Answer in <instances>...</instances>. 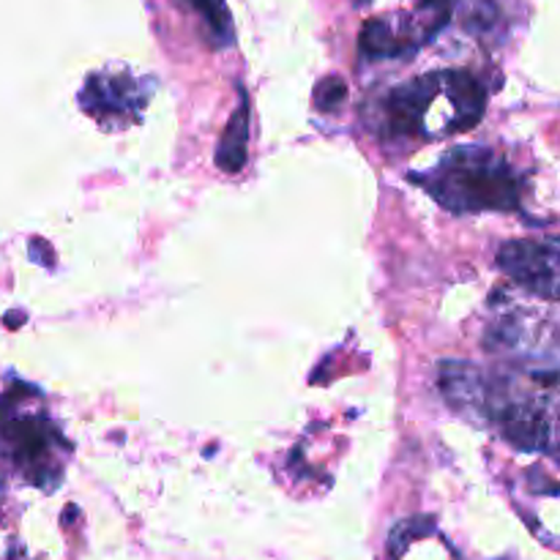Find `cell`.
Instances as JSON below:
<instances>
[{
  "label": "cell",
  "instance_id": "1",
  "mask_svg": "<svg viewBox=\"0 0 560 560\" xmlns=\"http://www.w3.org/2000/svg\"><path fill=\"white\" fill-rule=\"evenodd\" d=\"M485 104V85L470 71H432L388 93L383 131L392 140H443L479 124Z\"/></svg>",
  "mask_w": 560,
  "mask_h": 560
},
{
  "label": "cell",
  "instance_id": "7",
  "mask_svg": "<svg viewBox=\"0 0 560 560\" xmlns=\"http://www.w3.org/2000/svg\"><path fill=\"white\" fill-rule=\"evenodd\" d=\"M246 145H249V98L241 88V104L224 129L217 151V164L224 173H241L246 164Z\"/></svg>",
  "mask_w": 560,
  "mask_h": 560
},
{
  "label": "cell",
  "instance_id": "9",
  "mask_svg": "<svg viewBox=\"0 0 560 560\" xmlns=\"http://www.w3.org/2000/svg\"><path fill=\"white\" fill-rule=\"evenodd\" d=\"M454 9L459 11V20L470 33H490L495 31L501 11L492 0H457Z\"/></svg>",
  "mask_w": 560,
  "mask_h": 560
},
{
  "label": "cell",
  "instance_id": "2",
  "mask_svg": "<svg viewBox=\"0 0 560 560\" xmlns=\"http://www.w3.org/2000/svg\"><path fill=\"white\" fill-rule=\"evenodd\" d=\"M446 211H517L523 180L512 164L490 148L463 145L448 151L430 173L413 175Z\"/></svg>",
  "mask_w": 560,
  "mask_h": 560
},
{
  "label": "cell",
  "instance_id": "10",
  "mask_svg": "<svg viewBox=\"0 0 560 560\" xmlns=\"http://www.w3.org/2000/svg\"><path fill=\"white\" fill-rule=\"evenodd\" d=\"M348 96V88L342 85V80L331 77V80H323L315 91V104L317 109H337L339 102Z\"/></svg>",
  "mask_w": 560,
  "mask_h": 560
},
{
  "label": "cell",
  "instance_id": "5",
  "mask_svg": "<svg viewBox=\"0 0 560 560\" xmlns=\"http://www.w3.org/2000/svg\"><path fill=\"white\" fill-rule=\"evenodd\" d=\"M82 109L102 124H129L148 102V88L131 80V74H93L82 88Z\"/></svg>",
  "mask_w": 560,
  "mask_h": 560
},
{
  "label": "cell",
  "instance_id": "8",
  "mask_svg": "<svg viewBox=\"0 0 560 560\" xmlns=\"http://www.w3.org/2000/svg\"><path fill=\"white\" fill-rule=\"evenodd\" d=\"M178 3H184L186 9L200 14V20L206 22L213 47H230V44H233L235 27L224 0H178Z\"/></svg>",
  "mask_w": 560,
  "mask_h": 560
},
{
  "label": "cell",
  "instance_id": "11",
  "mask_svg": "<svg viewBox=\"0 0 560 560\" xmlns=\"http://www.w3.org/2000/svg\"><path fill=\"white\" fill-rule=\"evenodd\" d=\"M350 3H353V5H359V9H361V5H370L372 0H350Z\"/></svg>",
  "mask_w": 560,
  "mask_h": 560
},
{
  "label": "cell",
  "instance_id": "3",
  "mask_svg": "<svg viewBox=\"0 0 560 560\" xmlns=\"http://www.w3.org/2000/svg\"><path fill=\"white\" fill-rule=\"evenodd\" d=\"M0 448L36 487H52L63 474V438L38 410H0Z\"/></svg>",
  "mask_w": 560,
  "mask_h": 560
},
{
  "label": "cell",
  "instance_id": "4",
  "mask_svg": "<svg viewBox=\"0 0 560 560\" xmlns=\"http://www.w3.org/2000/svg\"><path fill=\"white\" fill-rule=\"evenodd\" d=\"M498 266L528 293L560 301V238L509 241L498 252Z\"/></svg>",
  "mask_w": 560,
  "mask_h": 560
},
{
  "label": "cell",
  "instance_id": "6",
  "mask_svg": "<svg viewBox=\"0 0 560 560\" xmlns=\"http://www.w3.org/2000/svg\"><path fill=\"white\" fill-rule=\"evenodd\" d=\"M421 47L410 20H370L361 27V52L366 58H408Z\"/></svg>",
  "mask_w": 560,
  "mask_h": 560
}]
</instances>
